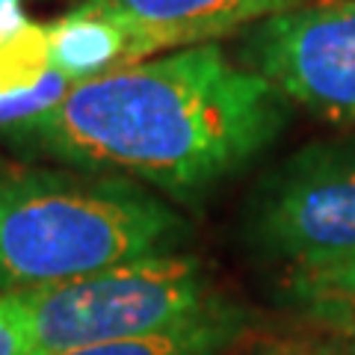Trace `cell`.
<instances>
[{
  "instance_id": "1",
  "label": "cell",
  "mask_w": 355,
  "mask_h": 355,
  "mask_svg": "<svg viewBox=\"0 0 355 355\" xmlns=\"http://www.w3.org/2000/svg\"><path fill=\"white\" fill-rule=\"evenodd\" d=\"M287 121L291 101L266 77L219 44H196L74 83L0 139L18 157L121 175L193 202L261 157Z\"/></svg>"
},
{
  "instance_id": "3",
  "label": "cell",
  "mask_w": 355,
  "mask_h": 355,
  "mask_svg": "<svg viewBox=\"0 0 355 355\" xmlns=\"http://www.w3.org/2000/svg\"><path fill=\"white\" fill-rule=\"evenodd\" d=\"M27 320L36 355L151 335L202 317L222 299L190 254H157L71 282L9 293Z\"/></svg>"
},
{
  "instance_id": "11",
  "label": "cell",
  "mask_w": 355,
  "mask_h": 355,
  "mask_svg": "<svg viewBox=\"0 0 355 355\" xmlns=\"http://www.w3.org/2000/svg\"><path fill=\"white\" fill-rule=\"evenodd\" d=\"M0 355H36L27 320L21 317L9 293L0 296Z\"/></svg>"
},
{
  "instance_id": "5",
  "label": "cell",
  "mask_w": 355,
  "mask_h": 355,
  "mask_svg": "<svg viewBox=\"0 0 355 355\" xmlns=\"http://www.w3.org/2000/svg\"><path fill=\"white\" fill-rule=\"evenodd\" d=\"M246 69L291 104L355 130V0H314L243 33Z\"/></svg>"
},
{
  "instance_id": "6",
  "label": "cell",
  "mask_w": 355,
  "mask_h": 355,
  "mask_svg": "<svg viewBox=\"0 0 355 355\" xmlns=\"http://www.w3.org/2000/svg\"><path fill=\"white\" fill-rule=\"evenodd\" d=\"M86 6L113 18L130 36L133 57H146L181 44H214L243 27L282 15L314 0H83Z\"/></svg>"
},
{
  "instance_id": "9",
  "label": "cell",
  "mask_w": 355,
  "mask_h": 355,
  "mask_svg": "<svg viewBox=\"0 0 355 355\" xmlns=\"http://www.w3.org/2000/svg\"><path fill=\"white\" fill-rule=\"evenodd\" d=\"M246 331V311L219 302L202 317L169 326L151 335H137L125 340L95 343V347L69 349L60 355H222Z\"/></svg>"
},
{
  "instance_id": "4",
  "label": "cell",
  "mask_w": 355,
  "mask_h": 355,
  "mask_svg": "<svg viewBox=\"0 0 355 355\" xmlns=\"http://www.w3.org/2000/svg\"><path fill=\"white\" fill-rule=\"evenodd\" d=\"M240 234L284 272L355 258V130L308 142L263 172L243 202Z\"/></svg>"
},
{
  "instance_id": "14",
  "label": "cell",
  "mask_w": 355,
  "mask_h": 355,
  "mask_svg": "<svg viewBox=\"0 0 355 355\" xmlns=\"http://www.w3.org/2000/svg\"><path fill=\"white\" fill-rule=\"evenodd\" d=\"M287 343H291V340H279V343H272V347L258 349L254 355H287Z\"/></svg>"
},
{
  "instance_id": "12",
  "label": "cell",
  "mask_w": 355,
  "mask_h": 355,
  "mask_svg": "<svg viewBox=\"0 0 355 355\" xmlns=\"http://www.w3.org/2000/svg\"><path fill=\"white\" fill-rule=\"evenodd\" d=\"M287 355H355V331H329L320 338H296Z\"/></svg>"
},
{
  "instance_id": "7",
  "label": "cell",
  "mask_w": 355,
  "mask_h": 355,
  "mask_svg": "<svg viewBox=\"0 0 355 355\" xmlns=\"http://www.w3.org/2000/svg\"><path fill=\"white\" fill-rule=\"evenodd\" d=\"M74 83L51 69L48 24L0 36V133L24 125L62 101Z\"/></svg>"
},
{
  "instance_id": "10",
  "label": "cell",
  "mask_w": 355,
  "mask_h": 355,
  "mask_svg": "<svg viewBox=\"0 0 355 355\" xmlns=\"http://www.w3.org/2000/svg\"><path fill=\"white\" fill-rule=\"evenodd\" d=\"M284 287L299 305L323 320L347 323L355 317V258L284 272Z\"/></svg>"
},
{
  "instance_id": "2",
  "label": "cell",
  "mask_w": 355,
  "mask_h": 355,
  "mask_svg": "<svg viewBox=\"0 0 355 355\" xmlns=\"http://www.w3.org/2000/svg\"><path fill=\"white\" fill-rule=\"evenodd\" d=\"M187 219L130 178L0 154V296L175 254Z\"/></svg>"
},
{
  "instance_id": "13",
  "label": "cell",
  "mask_w": 355,
  "mask_h": 355,
  "mask_svg": "<svg viewBox=\"0 0 355 355\" xmlns=\"http://www.w3.org/2000/svg\"><path fill=\"white\" fill-rule=\"evenodd\" d=\"M30 24L24 12V0H0V36L18 33Z\"/></svg>"
},
{
  "instance_id": "8",
  "label": "cell",
  "mask_w": 355,
  "mask_h": 355,
  "mask_svg": "<svg viewBox=\"0 0 355 355\" xmlns=\"http://www.w3.org/2000/svg\"><path fill=\"white\" fill-rule=\"evenodd\" d=\"M51 69L69 77L71 83L95 80L116 69L137 65L130 36L113 18L98 9L77 3L62 18L48 24Z\"/></svg>"
}]
</instances>
